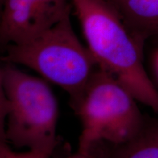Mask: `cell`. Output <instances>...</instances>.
<instances>
[{"instance_id":"obj_8","label":"cell","mask_w":158,"mask_h":158,"mask_svg":"<svg viewBox=\"0 0 158 158\" xmlns=\"http://www.w3.org/2000/svg\"><path fill=\"white\" fill-rule=\"evenodd\" d=\"M51 157L48 154L35 150H28L25 152H17L9 147L8 143L1 140L0 158H51Z\"/></svg>"},{"instance_id":"obj_1","label":"cell","mask_w":158,"mask_h":158,"mask_svg":"<svg viewBox=\"0 0 158 158\" xmlns=\"http://www.w3.org/2000/svg\"><path fill=\"white\" fill-rule=\"evenodd\" d=\"M71 2L99 68L158 116V89L144 68V44L130 32L106 0H71Z\"/></svg>"},{"instance_id":"obj_10","label":"cell","mask_w":158,"mask_h":158,"mask_svg":"<svg viewBox=\"0 0 158 158\" xmlns=\"http://www.w3.org/2000/svg\"><path fill=\"white\" fill-rule=\"evenodd\" d=\"M66 158H102L100 156L94 155V154H85L80 152L78 151V152L73 154V155H70Z\"/></svg>"},{"instance_id":"obj_2","label":"cell","mask_w":158,"mask_h":158,"mask_svg":"<svg viewBox=\"0 0 158 158\" xmlns=\"http://www.w3.org/2000/svg\"><path fill=\"white\" fill-rule=\"evenodd\" d=\"M0 86L2 141L52 155L58 143V104L46 81L5 62Z\"/></svg>"},{"instance_id":"obj_3","label":"cell","mask_w":158,"mask_h":158,"mask_svg":"<svg viewBox=\"0 0 158 158\" xmlns=\"http://www.w3.org/2000/svg\"><path fill=\"white\" fill-rule=\"evenodd\" d=\"M3 51L4 62L36 71L68 93L70 104L81 95L99 68L89 49L75 33L70 16L28 42L9 45Z\"/></svg>"},{"instance_id":"obj_4","label":"cell","mask_w":158,"mask_h":158,"mask_svg":"<svg viewBox=\"0 0 158 158\" xmlns=\"http://www.w3.org/2000/svg\"><path fill=\"white\" fill-rule=\"evenodd\" d=\"M137 102L113 76L99 68L81 95L70 104L81 123L78 152L94 154L101 144L113 149L133 139L146 122Z\"/></svg>"},{"instance_id":"obj_7","label":"cell","mask_w":158,"mask_h":158,"mask_svg":"<svg viewBox=\"0 0 158 158\" xmlns=\"http://www.w3.org/2000/svg\"><path fill=\"white\" fill-rule=\"evenodd\" d=\"M110 158H158V116L146 118L141 131L133 139L112 149Z\"/></svg>"},{"instance_id":"obj_6","label":"cell","mask_w":158,"mask_h":158,"mask_svg":"<svg viewBox=\"0 0 158 158\" xmlns=\"http://www.w3.org/2000/svg\"><path fill=\"white\" fill-rule=\"evenodd\" d=\"M138 41H158V0H106Z\"/></svg>"},{"instance_id":"obj_9","label":"cell","mask_w":158,"mask_h":158,"mask_svg":"<svg viewBox=\"0 0 158 158\" xmlns=\"http://www.w3.org/2000/svg\"><path fill=\"white\" fill-rule=\"evenodd\" d=\"M152 68L155 78L158 83V48L154 51L152 56Z\"/></svg>"},{"instance_id":"obj_5","label":"cell","mask_w":158,"mask_h":158,"mask_svg":"<svg viewBox=\"0 0 158 158\" xmlns=\"http://www.w3.org/2000/svg\"><path fill=\"white\" fill-rule=\"evenodd\" d=\"M71 0H5L0 21L2 48L28 42L70 16Z\"/></svg>"}]
</instances>
